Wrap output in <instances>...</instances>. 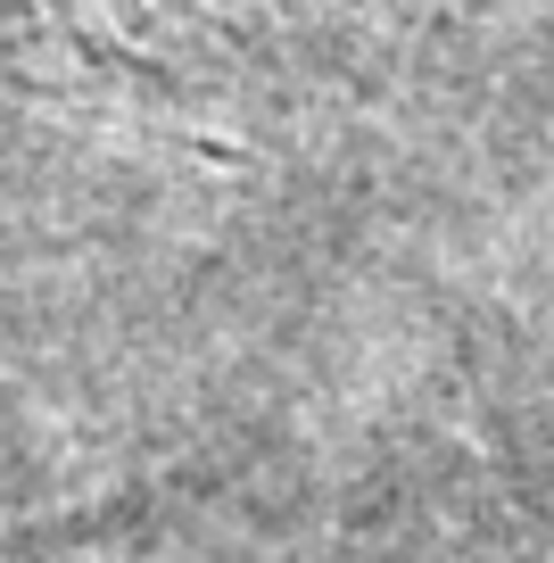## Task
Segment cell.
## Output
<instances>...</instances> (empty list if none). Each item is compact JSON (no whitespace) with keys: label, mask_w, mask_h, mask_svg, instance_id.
Segmentation results:
<instances>
[]
</instances>
